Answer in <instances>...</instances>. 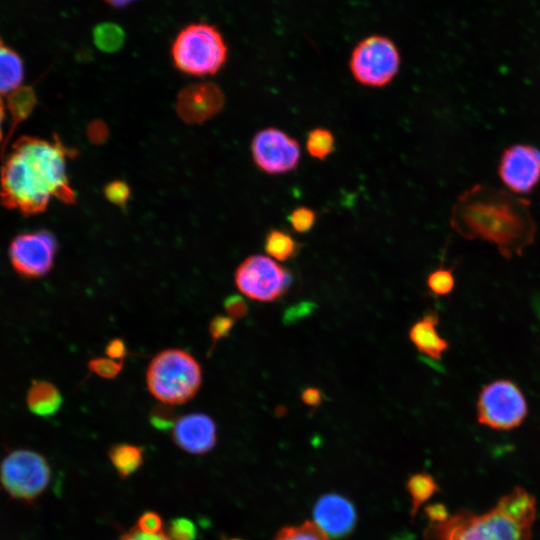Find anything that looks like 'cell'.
<instances>
[{"mask_svg": "<svg viewBox=\"0 0 540 540\" xmlns=\"http://www.w3.org/2000/svg\"><path fill=\"white\" fill-rule=\"evenodd\" d=\"M316 219V211L306 206L296 207L288 217L292 229L297 233L310 231L314 227Z\"/></svg>", "mask_w": 540, "mask_h": 540, "instance_id": "484cf974", "label": "cell"}, {"mask_svg": "<svg viewBox=\"0 0 540 540\" xmlns=\"http://www.w3.org/2000/svg\"><path fill=\"white\" fill-rule=\"evenodd\" d=\"M26 403L33 414L49 417L59 411L63 398L53 383L47 380H34L27 391Z\"/></svg>", "mask_w": 540, "mask_h": 540, "instance_id": "e0dca14e", "label": "cell"}, {"mask_svg": "<svg viewBox=\"0 0 540 540\" xmlns=\"http://www.w3.org/2000/svg\"><path fill=\"white\" fill-rule=\"evenodd\" d=\"M254 164L264 173L280 175L294 171L301 160L299 142L276 127L259 130L251 141Z\"/></svg>", "mask_w": 540, "mask_h": 540, "instance_id": "8fae6325", "label": "cell"}, {"mask_svg": "<svg viewBox=\"0 0 540 540\" xmlns=\"http://www.w3.org/2000/svg\"><path fill=\"white\" fill-rule=\"evenodd\" d=\"M224 309L227 316L237 320L246 316L248 312V305L242 296L231 295L225 299Z\"/></svg>", "mask_w": 540, "mask_h": 540, "instance_id": "d6a6232c", "label": "cell"}, {"mask_svg": "<svg viewBox=\"0 0 540 540\" xmlns=\"http://www.w3.org/2000/svg\"><path fill=\"white\" fill-rule=\"evenodd\" d=\"M234 326V319L227 315L215 316L209 324V334L213 345L227 337Z\"/></svg>", "mask_w": 540, "mask_h": 540, "instance_id": "f546056e", "label": "cell"}, {"mask_svg": "<svg viewBox=\"0 0 540 540\" xmlns=\"http://www.w3.org/2000/svg\"><path fill=\"white\" fill-rule=\"evenodd\" d=\"M498 175L509 192L530 193L540 182V150L528 144L507 147L499 160Z\"/></svg>", "mask_w": 540, "mask_h": 540, "instance_id": "7c38bea8", "label": "cell"}, {"mask_svg": "<svg viewBox=\"0 0 540 540\" xmlns=\"http://www.w3.org/2000/svg\"><path fill=\"white\" fill-rule=\"evenodd\" d=\"M165 533L171 540H195L197 529L191 520L179 517L169 522Z\"/></svg>", "mask_w": 540, "mask_h": 540, "instance_id": "83f0119b", "label": "cell"}, {"mask_svg": "<svg viewBox=\"0 0 540 540\" xmlns=\"http://www.w3.org/2000/svg\"><path fill=\"white\" fill-rule=\"evenodd\" d=\"M103 194L111 204L124 207L130 198L131 189L124 180H113L105 185Z\"/></svg>", "mask_w": 540, "mask_h": 540, "instance_id": "f1b7e54d", "label": "cell"}, {"mask_svg": "<svg viewBox=\"0 0 540 540\" xmlns=\"http://www.w3.org/2000/svg\"><path fill=\"white\" fill-rule=\"evenodd\" d=\"M527 414L521 390L510 380H496L484 386L477 400V419L482 425L498 430L519 426Z\"/></svg>", "mask_w": 540, "mask_h": 540, "instance_id": "9c48e42d", "label": "cell"}, {"mask_svg": "<svg viewBox=\"0 0 540 540\" xmlns=\"http://www.w3.org/2000/svg\"><path fill=\"white\" fill-rule=\"evenodd\" d=\"M301 400L310 407H317L323 402V393L315 387H306L301 392Z\"/></svg>", "mask_w": 540, "mask_h": 540, "instance_id": "74e56055", "label": "cell"}, {"mask_svg": "<svg viewBox=\"0 0 540 540\" xmlns=\"http://www.w3.org/2000/svg\"><path fill=\"white\" fill-rule=\"evenodd\" d=\"M86 136L91 143L102 144L109 136L108 125L100 119H95L87 125Z\"/></svg>", "mask_w": 540, "mask_h": 540, "instance_id": "e575fe53", "label": "cell"}, {"mask_svg": "<svg viewBox=\"0 0 540 540\" xmlns=\"http://www.w3.org/2000/svg\"><path fill=\"white\" fill-rule=\"evenodd\" d=\"M123 364V360L117 361L108 357H98L89 360L88 369L101 378L113 379L121 372Z\"/></svg>", "mask_w": 540, "mask_h": 540, "instance_id": "4316f807", "label": "cell"}, {"mask_svg": "<svg viewBox=\"0 0 540 540\" xmlns=\"http://www.w3.org/2000/svg\"><path fill=\"white\" fill-rule=\"evenodd\" d=\"M305 144L312 158L324 161L335 150V137L329 129L315 127L308 132Z\"/></svg>", "mask_w": 540, "mask_h": 540, "instance_id": "7402d4cb", "label": "cell"}, {"mask_svg": "<svg viewBox=\"0 0 540 540\" xmlns=\"http://www.w3.org/2000/svg\"><path fill=\"white\" fill-rule=\"evenodd\" d=\"M95 46L105 53L118 51L125 42V32L122 27L113 22H103L93 29Z\"/></svg>", "mask_w": 540, "mask_h": 540, "instance_id": "44dd1931", "label": "cell"}, {"mask_svg": "<svg viewBox=\"0 0 540 540\" xmlns=\"http://www.w3.org/2000/svg\"><path fill=\"white\" fill-rule=\"evenodd\" d=\"M439 323L436 312H429L417 320L409 330V339L415 348L423 355L433 359H441L448 349V342L439 335Z\"/></svg>", "mask_w": 540, "mask_h": 540, "instance_id": "2e32d148", "label": "cell"}, {"mask_svg": "<svg viewBox=\"0 0 540 540\" xmlns=\"http://www.w3.org/2000/svg\"><path fill=\"white\" fill-rule=\"evenodd\" d=\"M407 489L411 495L414 516L418 508L438 490V487L429 474L419 473L409 479Z\"/></svg>", "mask_w": 540, "mask_h": 540, "instance_id": "603a6c76", "label": "cell"}, {"mask_svg": "<svg viewBox=\"0 0 540 540\" xmlns=\"http://www.w3.org/2000/svg\"><path fill=\"white\" fill-rule=\"evenodd\" d=\"M275 540H329V537L314 523L305 522L299 526L284 527Z\"/></svg>", "mask_w": 540, "mask_h": 540, "instance_id": "cb8c5ba5", "label": "cell"}, {"mask_svg": "<svg viewBox=\"0 0 540 540\" xmlns=\"http://www.w3.org/2000/svg\"><path fill=\"white\" fill-rule=\"evenodd\" d=\"M455 279L452 268L439 267L427 277L428 289L437 296H446L454 288Z\"/></svg>", "mask_w": 540, "mask_h": 540, "instance_id": "d4e9b609", "label": "cell"}, {"mask_svg": "<svg viewBox=\"0 0 540 540\" xmlns=\"http://www.w3.org/2000/svg\"><path fill=\"white\" fill-rule=\"evenodd\" d=\"M450 224L461 237L491 243L508 259L520 256L537 231L527 199L480 184L458 197Z\"/></svg>", "mask_w": 540, "mask_h": 540, "instance_id": "7a4b0ae2", "label": "cell"}, {"mask_svg": "<svg viewBox=\"0 0 540 540\" xmlns=\"http://www.w3.org/2000/svg\"><path fill=\"white\" fill-rule=\"evenodd\" d=\"M173 65L192 76L214 75L227 61L226 41L213 24L194 22L184 26L171 45Z\"/></svg>", "mask_w": 540, "mask_h": 540, "instance_id": "5b68a950", "label": "cell"}, {"mask_svg": "<svg viewBox=\"0 0 540 540\" xmlns=\"http://www.w3.org/2000/svg\"><path fill=\"white\" fill-rule=\"evenodd\" d=\"M76 151L59 138L23 136L16 140L0 170V201L30 216L44 212L51 199L76 201L67 175V162Z\"/></svg>", "mask_w": 540, "mask_h": 540, "instance_id": "6da1fadb", "label": "cell"}, {"mask_svg": "<svg viewBox=\"0 0 540 540\" xmlns=\"http://www.w3.org/2000/svg\"><path fill=\"white\" fill-rule=\"evenodd\" d=\"M535 511L534 498L516 487L486 513L461 509L431 523L426 540H531Z\"/></svg>", "mask_w": 540, "mask_h": 540, "instance_id": "3957f363", "label": "cell"}, {"mask_svg": "<svg viewBox=\"0 0 540 540\" xmlns=\"http://www.w3.org/2000/svg\"><path fill=\"white\" fill-rule=\"evenodd\" d=\"M202 379L200 363L189 352L178 348L160 351L146 371L151 395L170 406L191 400L198 393Z\"/></svg>", "mask_w": 540, "mask_h": 540, "instance_id": "277c9868", "label": "cell"}, {"mask_svg": "<svg viewBox=\"0 0 540 540\" xmlns=\"http://www.w3.org/2000/svg\"><path fill=\"white\" fill-rule=\"evenodd\" d=\"M426 512L431 523L442 522L449 517L445 506L442 504L430 505L427 507Z\"/></svg>", "mask_w": 540, "mask_h": 540, "instance_id": "f35d334b", "label": "cell"}, {"mask_svg": "<svg viewBox=\"0 0 540 540\" xmlns=\"http://www.w3.org/2000/svg\"><path fill=\"white\" fill-rule=\"evenodd\" d=\"M47 459L29 449H16L3 459L0 479L11 498L33 502L47 489L51 480Z\"/></svg>", "mask_w": 540, "mask_h": 540, "instance_id": "52a82bcc", "label": "cell"}, {"mask_svg": "<svg viewBox=\"0 0 540 540\" xmlns=\"http://www.w3.org/2000/svg\"><path fill=\"white\" fill-rule=\"evenodd\" d=\"M108 457L121 478L135 473L142 465L144 450L141 446L118 443L109 449Z\"/></svg>", "mask_w": 540, "mask_h": 540, "instance_id": "d6986e66", "label": "cell"}, {"mask_svg": "<svg viewBox=\"0 0 540 540\" xmlns=\"http://www.w3.org/2000/svg\"><path fill=\"white\" fill-rule=\"evenodd\" d=\"M226 540H241V539L231 538V539H226Z\"/></svg>", "mask_w": 540, "mask_h": 540, "instance_id": "b9f144b4", "label": "cell"}, {"mask_svg": "<svg viewBox=\"0 0 540 540\" xmlns=\"http://www.w3.org/2000/svg\"><path fill=\"white\" fill-rule=\"evenodd\" d=\"M301 245L287 231L272 228L264 239V250L272 259L287 261L295 258L300 252Z\"/></svg>", "mask_w": 540, "mask_h": 540, "instance_id": "ffe728a7", "label": "cell"}, {"mask_svg": "<svg viewBox=\"0 0 540 540\" xmlns=\"http://www.w3.org/2000/svg\"><path fill=\"white\" fill-rule=\"evenodd\" d=\"M173 442L183 451L202 455L217 442L216 425L207 414L196 412L177 418L171 428Z\"/></svg>", "mask_w": 540, "mask_h": 540, "instance_id": "5bb4252c", "label": "cell"}, {"mask_svg": "<svg viewBox=\"0 0 540 540\" xmlns=\"http://www.w3.org/2000/svg\"><path fill=\"white\" fill-rule=\"evenodd\" d=\"M314 524L329 538H341L350 533L356 522V512L345 497L329 493L317 501L313 510Z\"/></svg>", "mask_w": 540, "mask_h": 540, "instance_id": "9a60e30c", "label": "cell"}, {"mask_svg": "<svg viewBox=\"0 0 540 540\" xmlns=\"http://www.w3.org/2000/svg\"><path fill=\"white\" fill-rule=\"evenodd\" d=\"M4 118H5V107L0 97V142L2 141V138H3L2 125H3Z\"/></svg>", "mask_w": 540, "mask_h": 540, "instance_id": "60d3db41", "label": "cell"}, {"mask_svg": "<svg viewBox=\"0 0 540 540\" xmlns=\"http://www.w3.org/2000/svg\"><path fill=\"white\" fill-rule=\"evenodd\" d=\"M234 280L237 289L246 297L259 302H272L287 293L293 278L291 272L274 259L254 254L238 265Z\"/></svg>", "mask_w": 540, "mask_h": 540, "instance_id": "ba28073f", "label": "cell"}, {"mask_svg": "<svg viewBox=\"0 0 540 540\" xmlns=\"http://www.w3.org/2000/svg\"><path fill=\"white\" fill-rule=\"evenodd\" d=\"M169 406L170 405L162 404L151 411L150 420L157 429L165 430L172 428L176 419Z\"/></svg>", "mask_w": 540, "mask_h": 540, "instance_id": "4dcf8cb0", "label": "cell"}, {"mask_svg": "<svg viewBox=\"0 0 540 540\" xmlns=\"http://www.w3.org/2000/svg\"><path fill=\"white\" fill-rule=\"evenodd\" d=\"M127 348L122 339H112L105 348V354L108 358L121 361L126 356Z\"/></svg>", "mask_w": 540, "mask_h": 540, "instance_id": "8d00e7d4", "label": "cell"}, {"mask_svg": "<svg viewBox=\"0 0 540 540\" xmlns=\"http://www.w3.org/2000/svg\"><path fill=\"white\" fill-rule=\"evenodd\" d=\"M315 303L310 301L299 302L291 307H289L284 313V323L290 324L294 323L308 315H310L315 309Z\"/></svg>", "mask_w": 540, "mask_h": 540, "instance_id": "836d02e7", "label": "cell"}, {"mask_svg": "<svg viewBox=\"0 0 540 540\" xmlns=\"http://www.w3.org/2000/svg\"><path fill=\"white\" fill-rule=\"evenodd\" d=\"M103 1H105L108 5L113 6L115 8H123L136 2L137 0H103Z\"/></svg>", "mask_w": 540, "mask_h": 540, "instance_id": "ab89813d", "label": "cell"}, {"mask_svg": "<svg viewBox=\"0 0 540 540\" xmlns=\"http://www.w3.org/2000/svg\"><path fill=\"white\" fill-rule=\"evenodd\" d=\"M162 524V519L158 513L147 511L139 517L136 528L144 533L156 534L162 532Z\"/></svg>", "mask_w": 540, "mask_h": 540, "instance_id": "1f68e13d", "label": "cell"}, {"mask_svg": "<svg viewBox=\"0 0 540 540\" xmlns=\"http://www.w3.org/2000/svg\"><path fill=\"white\" fill-rule=\"evenodd\" d=\"M24 78V66L20 56L0 43V97L18 90Z\"/></svg>", "mask_w": 540, "mask_h": 540, "instance_id": "ac0fdd59", "label": "cell"}, {"mask_svg": "<svg viewBox=\"0 0 540 540\" xmlns=\"http://www.w3.org/2000/svg\"><path fill=\"white\" fill-rule=\"evenodd\" d=\"M401 57L395 43L382 35H371L354 47L349 68L353 78L361 85L381 88L396 77Z\"/></svg>", "mask_w": 540, "mask_h": 540, "instance_id": "8992f818", "label": "cell"}, {"mask_svg": "<svg viewBox=\"0 0 540 540\" xmlns=\"http://www.w3.org/2000/svg\"><path fill=\"white\" fill-rule=\"evenodd\" d=\"M225 96L216 84L211 82L192 83L183 87L177 96L176 112L187 124H201L223 108Z\"/></svg>", "mask_w": 540, "mask_h": 540, "instance_id": "4fadbf2b", "label": "cell"}, {"mask_svg": "<svg viewBox=\"0 0 540 540\" xmlns=\"http://www.w3.org/2000/svg\"><path fill=\"white\" fill-rule=\"evenodd\" d=\"M57 247L56 238L47 230L21 233L9 245V260L19 276L41 278L51 271Z\"/></svg>", "mask_w": 540, "mask_h": 540, "instance_id": "30bf717a", "label": "cell"}, {"mask_svg": "<svg viewBox=\"0 0 540 540\" xmlns=\"http://www.w3.org/2000/svg\"><path fill=\"white\" fill-rule=\"evenodd\" d=\"M119 540H171L165 532L148 534L138 530L136 527L123 533Z\"/></svg>", "mask_w": 540, "mask_h": 540, "instance_id": "d590c367", "label": "cell"}]
</instances>
